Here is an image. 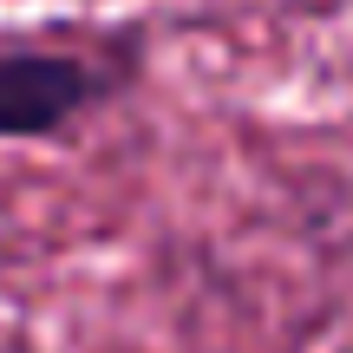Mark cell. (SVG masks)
I'll use <instances>...</instances> for the list:
<instances>
[{
	"instance_id": "cell-1",
	"label": "cell",
	"mask_w": 353,
	"mask_h": 353,
	"mask_svg": "<svg viewBox=\"0 0 353 353\" xmlns=\"http://www.w3.org/2000/svg\"><path fill=\"white\" fill-rule=\"evenodd\" d=\"M138 39H65L0 26V144H46L125 99L138 79Z\"/></svg>"
}]
</instances>
